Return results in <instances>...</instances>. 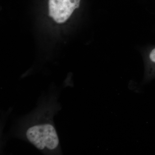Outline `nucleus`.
<instances>
[{
  "label": "nucleus",
  "instance_id": "nucleus-1",
  "mask_svg": "<svg viewBox=\"0 0 155 155\" xmlns=\"http://www.w3.org/2000/svg\"><path fill=\"white\" fill-rule=\"evenodd\" d=\"M28 141L41 151L58 149L60 140L56 128L51 122L43 121L31 125L25 131Z\"/></svg>",
  "mask_w": 155,
  "mask_h": 155
},
{
  "label": "nucleus",
  "instance_id": "nucleus-2",
  "mask_svg": "<svg viewBox=\"0 0 155 155\" xmlns=\"http://www.w3.org/2000/svg\"><path fill=\"white\" fill-rule=\"evenodd\" d=\"M81 0H49L50 17L58 23H64L69 19L75 9L79 7Z\"/></svg>",
  "mask_w": 155,
  "mask_h": 155
},
{
  "label": "nucleus",
  "instance_id": "nucleus-3",
  "mask_svg": "<svg viewBox=\"0 0 155 155\" xmlns=\"http://www.w3.org/2000/svg\"><path fill=\"white\" fill-rule=\"evenodd\" d=\"M149 60L151 64L155 65V48L153 49L150 53Z\"/></svg>",
  "mask_w": 155,
  "mask_h": 155
}]
</instances>
